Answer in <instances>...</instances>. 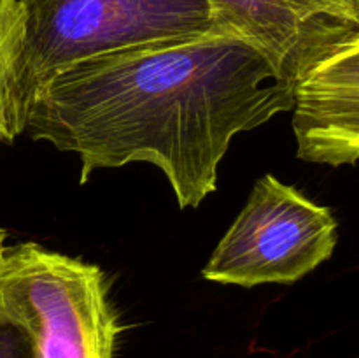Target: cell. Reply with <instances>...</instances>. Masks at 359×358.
Returning <instances> with one entry per match:
<instances>
[{
  "mask_svg": "<svg viewBox=\"0 0 359 358\" xmlns=\"http://www.w3.org/2000/svg\"><path fill=\"white\" fill-rule=\"evenodd\" d=\"M294 86L233 32H214L95 56L48 81L28 104L23 133L98 168L154 165L179 207L214 193L237 133L293 109Z\"/></svg>",
  "mask_w": 359,
  "mask_h": 358,
  "instance_id": "1",
  "label": "cell"
},
{
  "mask_svg": "<svg viewBox=\"0 0 359 358\" xmlns=\"http://www.w3.org/2000/svg\"><path fill=\"white\" fill-rule=\"evenodd\" d=\"M214 32L228 30L209 0H16L11 83L20 132L39 88L70 65Z\"/></svg>",
  "mask_w": 359,
  "mask_h": 358,
  "instance_id": "2",
  "label": "cell"
},
{
  "mask_svg": "<svg viewBox=\"0 0 359 358\" xmlns=\"http://www.w3.org/2000/svg\"><path fill=\"white\" fill-rule=\"evenodd\" d=\"M0 318L23 333L32 358H114L121 332L100 267L37 242L4 251Z\"/></svg>",
  "mask_w": 359,
  "mask_h": 358,
  "instance_id": "3",
  "label": "cell"
},
{
  "mask_svg": "<svg viewBox=\"0 0 359 358\" xmlns=\"http://www.w3.org/2000/svg\"><path fill=\"white\" fill-rule=\"evenodd\" d=\"M337 220L294 186L266 174L203 267V279L244 288L291 284L332 258Z\"/></svg>",
  "mask_w": 359,
  "mask_h": 358,
  "instance_id": "4",
  "label": "cell"
},
{
  "mask_svg": "<svg viewBox=\"0 0 359 358\" xmlns=\"http://www.w3.org/2000/svg\"><path fill=\"white\" fill-rule=\"evenodd\" d=\"M221 27L262 49L297 84L359 32V16L332 0H209Z\"/></svg>",
  "mask_w": 359,
  "mask_h": 358,
  "instance_id": "5",
  "label": "cell"
},
{
  "mask_svg": "<svg viewBox=\"0 0 359 358\" xmlns=\"http://www.w3.org/2000/svg\"><path fill=\"white\" fill-rule=\"evenodd\" d=\"M298 158L340 167L359 161V32L294 84Z\"/></svg>",
  "mask_w": 359,
  "mask_h": 358,
  "instance_id": "6",
  "label": "cell"
},
{
  "mask_svg": "<svg viewBox=\"0 0 359 358\" xmlns=\"http://www.w3.org/2000/svg\"><path fill=\"white\" fill-rule=\"evenodd\" d=\"M14 6L16 0H0V142H13L18 135H21L11 83Z\"/></svg>",
  "mask_w": 359,
  "mask_h": 358,
  "instance_id": "7",
  "label": "cell"
},
{
  "mask_svg": "<svg viewBox=\"0 0 359 358\" xmlns=\"http://www.w3.org/2000/svg\"><path fill=\"white\" fill-rule=\"evenodd\" d=\"M0 358H32L23 333L0 318Z\"/></svg>",
  "mask_w": 359,
  "mask_h": 358,
  "instance_id": "8",
  "label": "cell"
},
{
  "mask_svg": "<svg viewBox=\"0 0 359 358\" xmlns=\"http://www.w3.org/2000/svg\"><path fill=\"white\" fill-rule=\"evenodd\" d=\"M333 4H337V6L344 7V9L351 11V13L358 14L359 16V0H332Z\"/></svg>",
  "mask_w": 359,
  "mask_h": 358,
  "instance_id": "9",
  "label": "cell"
},
{
  "mask_svg": "<svg viewBox=\"0 0 359 358\" xmlns=\"http://www.w3.org/2000/svg\"><path fill=\"white\" fill-rule=\"evenodd\" d=\"M4 251H6V232L0 230V260H2Z\"/></svg>",
  "mask_w": 359,
  "mask_h": 358,
  "instance_id": "10",
  "label": "cell"
}]
</instances>
